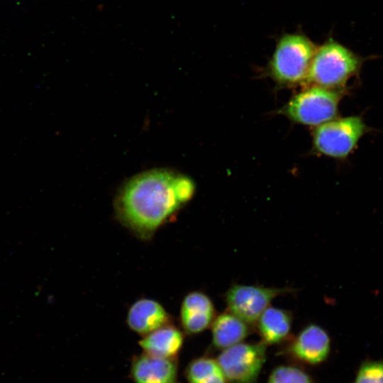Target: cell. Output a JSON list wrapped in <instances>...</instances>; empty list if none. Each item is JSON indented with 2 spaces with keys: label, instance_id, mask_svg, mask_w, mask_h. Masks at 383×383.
Returning <instances> with one entry per match:
<instances>
[{
  "label": "cell",
  "instance_id": "9",
  "mask_svg": "<svg viewBox=\"0 0 383 383\" xmlns=\"http://www.w3.org/2000/svg\"><path fill=\"white\" fill-rule=\"evenodd\" d=\"M183 328L189 333H198L209 328L216 312L211 299L200 292H192L184 299L181 307Z\"/></svg>",
  "mask_w": 383,
  "mask_h": 383
},
{
  "label": "cell",
  "instance_id": "8",
  "mask_svg": "<svg viewBox=\"0 0 383 383\" xmlns=\"http://www.w3.org/2000/svg\"><path fill=\"white\" fill-rule=\"evenodd\" d=\"M331 350L328 333L317 324L304 327L289 345V352L297 359L314 365L324 361Z\"/></svg>",
  "mask_w": 383,
  "mask_h": 383
},
{
  "label": "cell",
  "instance_id": "5",
  "mask_svg": "<svg viewBox=\"0 0 383 383\" xmlns=\"http://www.w3.org/2000/svg\"><path fill=\"white\" fill-rule=\"evenodd\" d=\"M369 130L360 116L335 118L313 128L312 150L329 157L345 159Z\"/></svg>",
  "mask_w": 383,
  "mask_h": 383
},
{
  "label": "cell",
  "instance_id": "15",
  "mask_svg": "<svg viewBox=\"0 0 383 383\" xmlns=\"http://www.w3.org/2000/svg\"><path fill=\"white\" fill-rule=\"evenodd\" d=\"M189 383H226V379L216 360L201 357L193 360L187 368Z\"/></svg>",
  "mask_w": 383,
  "mask_h": 383
},
{
  "label": "cell",
  "instance_id": "3",
  "mask_svg": "<svg viewBox=\"0 0 383 383\" xmlns=\"http://www.w3.org/2000/svg\"><path fill=\"white\" fill-rule=\"evenodd\" d=\"M316 48L304 35H283L279 39L267 65V76L282 87L306 84Z\"/></svg>",
  "mask_w": 383,
  "mask_h": 383
},
{
  "label": "cell",
  "instance_id": "4",
  "mask_svg": "<svg viewBox=\"0 0 383 383\" xmlns=\"http://www.w3.org/2000/svg\"><path fill=\"white\" fill-rule=\"evenodd\" d=\"M343 93L318 86H307L279 110L290 121L316 127L338 117Z\"/></svg>",
  "mask_w": 383,
  "mask_h": 383
},
{
  "label": "cell",
  "instance_id": "1",
  "mask_svg": "<svg viewBox=\"0 0 383 383\" xmlns=\"http://www.w3.org/2000/svg\"><path fill=\"white\" fill-rule=\"evenodd\" d=\"M195 188L185 175L167 170L147 171L122 188L116 211L126 226L147 237L192 198Z\"/></svg>",
  "mask_w": 383,
  "mask_h": 383
},
{
  "label": "cell",
  "instance_id": "14",
  "mask_svg": "<svg viewBox=\"0 0 383 383\" xmlns=\"http://www.w3.org/2000/svg\"><path fill=\"white\" fill-rule=\"evenodd\" d=\"M183 340V335L178 329L165 325L145 335L139 344L145 353L172 358L180 350Z\"/></svg>",
  "mask_w": 383,
  "mask_h": 383
},
{
  "label": "cell",
  "instance_id": "16",
  "mask_svg": "<svg viewBox=\"0 0 383 383\" xmlns=\"http://www.w3.org/2000/svg\"><path fill=\"white\" fill-rule=\"evenodd\" d=\"M267 383H311L309 376L298 367L282 365L271 373Z\"/></svg>",
  "mask_w": 383,
  "mask_h": 383
},
{
  "label": "cell",
  "instance_id": "13",
  "mask_svg": "<svg viewBox=\"0 0 383 383\" xmlns=\"http://www.w3.org/2000/svg\"><path fill=\"white\" fill-rule=\"evenodd\" d=\"M211 326L213 344L222 350L241 343L250 332V326L228 311L216 316Z\"/></svg>",
  "mask_w": 383,
  "mask_h": 383
},
{
  "label": "cell",
  "instance_id": "7",
  "mask_svg": "<svg viewBox=\"0 0 383 383\" xmlns=\"http://www.w3.org/2000/svg\"><path fill=\"white\" fill-rule=\"evenodd\" d=\"M292 291L289 288L233 284L225 294L227 311L253 326L273 299Z\"/></svg>",
  "mask_w": 383,
  "mask_h": 383
},
{
  "label": "cell",
  "instance_id": "11",
  "mask_svg": "<svg viewBox=\"0 0 383 383\" xmlns=\"http://www.w3.org/2000/svg\"><path fill=\"white\" fill-rule=\"evenodd\" d=\"M169 316L162 306L155 300L141 299L129 309L127 323L135 332L147 335L165 325Z\"/></svg>",
  "mask_w": 383,
  "mask_h": 383
},
{
  "label": "cell",
  "instance_id": "12",
  "mask_svg": "<svg viewBox=\"0 0 383 383\" xmlns=\"http://www.w3.org/2000/svg\"><path fill=\"white\" fill-rule=\"evenodd\" d=\"M292 318L289 311L268 306L255 324L262 341L267 345H272L285 340L292 329Z\"/></svg>",
  "mask_w": 383,
  "mask_h": 383
},
{
  "label": "cell",
  "instance_id": "2",
  "mask_svg": "<svg viewBox=\"0 0 383 383\" xmlns=\"http://www.w3.org/2000/svg\"><path fill=\"white\" fill-rule=\"evenodd\" d=\"M363 61L361 56L330 39L316 48L306 84L343 92L349 81L360 73Z\"/></svg>",
  "mask_w": 383,
  "mask_h": 383
},
{
  "label": "cell",
  "instance_id": "6",
  "mask_svg": "<svg viewBox=\"0 0 383 383\" xmlns=\"http://www.w3.org/2000/svg\"><path fill=\"white\" fill-rule=\"evenodd\" d=\"M267 344L239 343L223 350L216 360L231 383H254L266 360Z\"/></svg>",
  "mask_w": 383,
  "mask_h": 383
},
{
  "label": "cell",
  "instance_id": "10",
  "mask_svg": "<svg viewBox=\"0 0 383 383\" xmlns=\"http://www.w3.org/2000/svg\"><path fill=\"white\" fill-rule=\"evenodd\" d=\"M177 368L172 358L144 353L137 357L131 366L135 383H174Z\"/></svg>",
  "mask_w": 383,
  "mask_h": 383
},
{
  "label": "cell",
  "instance_id": "17",
  "mask_svg": "<svg viewBox=\"0 0 383 383\" xmlns=\"http://www.w3.org/2000/svg\"><path fill=\"white\" fill-rule=\"evenodd\" d=\"M353 383H383V362H363L357 371Z\"/></svg>",
  "mask_w": 383,
  "mask_h": 383
}]
</instances>
